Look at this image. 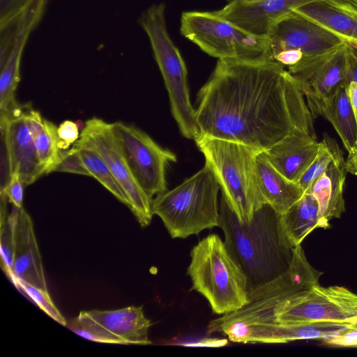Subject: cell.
I'll return each mask as SVG.
<instances>
[{
    "label": "cell",
    "instance_id": "6da1fadb",
    "mask_svg": "<svg viewBox=\"0 0 357 357\" xmlns=\"http://www.w3.org/2000/svg\"><path fill=\"white\" fill-rule=\"evenodd\" d=\"M297 80L269 52L242 59H218L197 95L200 135L245 144L263 152L286 136L316 139L313 116Z\"/></svg>",
    "mask_w": 357,
    "mask_h": 357
},
{
    "label": "cell",
    "instance_id": "7a4b0ae2",
    "mask_svg": "<svg viewBox=\"0 0 357 357\" xmlns=\"http://www.w3.org/2000/svg\"><path fill=\"white\" fill-rule=\"evenodd\" d=\"M219 211L225 243L245 274L249 291L289 268L295 248L282 229L280 215L269 205L256 211L250 222H240L221 197Z\"/></svg>",
    "mask_w": 357,
    "mask_h": 357
},
{
    "label": "cell",
    "instance_id": "3957f363",
    "mask_svg": "<svg viewBox=\"0 0 357 357\" xmlns=\"http://www.w3.org/2000/svg\"><path fill=\"white\" fill-rule=\"evenodd\" d=\"M213 172L222 197L240 222H250L263 202L256 150L241 143L204 135L195 140Z\"/></svg>",
    "mask_w": 357,
    "mask_h": 357
},
{
    "label": "cell",
    "instance_id": "277c9868",
    "mask_svg": "<svg viewBox=\"0 0 357 357\" xmlns=\"http://www.w3.org/2000/svg\"><path fill=\"white\" fill-rule=\"evenodd\" d=\"M190 258L187 273L192 289L206 298L213 313L227 314L247 303V277L218 235L211 234L199 241Z\"/></svg>",
    "mask_w": 357,
    "mask_h": 357
},
{
    "label": "cell",
    "instance_id": "5b68a950",
    "mask_svg": "<svg viewBox=\"0 0 357 357\" xmlns=\"http://www.w3.org/2000/svg\"><path fill=\"white\" fill-rule=\"evenodd\" d=\"M220 190L213 172L205 165L179 185L156 195L152 213L161 218L172 238L197 235L219 227Z\"/></svg>",
    "mask_w": 357,
    "mask_h": 357
},
{
    "label": "cell",
    "instance_id": "8992f818",
    "mask_svg": "<svg viewBox=\"0 0 357 357\" xmlns=\"http://www.w3.org/2000/svg\"><path fill=\"white\" fill-rule=\"evenodd\" d=\"M138 23L147 35L168 92L171 112L181 133L195 140L200 135L188 84V70L166 25L165 6L154 3L142 12Z\"/></svg>",
    "mask_w": 357,
    "mask_h": 357
},
{
    "label": "cell",
    "instance_id": "52a82bcc",
    "mask_svg": "<svg viewBox=\"0 0 357 357\" xmlns=\"http://www.w3.org/2000/svg\"><path fill=\"white\" fill-rule=\"evenodd\" d=\"M180 32L204 52L218 59H242L268 52V38L251 34L215 11H185Z\"/></svg>",
    "mask_w": 357,
    "mask_h": 357
},
{
    "label": "cell",
    "instance_id": "ba28073f",
    "mask_svg": "<svg viewBox=\"0 0 357 357\" xmlns=\"http://www.w3.org/2000/svg\"><path fill=\"white\" fill-rule=\"evenodd\" d=\"M113 135L138 185L153 201L167 190L166 169L176 155L159 146L138 128L121 121L110 123Z\"/></svg>",
    "mask_w": 357,
    "mask_h": 357
},
{
    "label": "cell",
    "instance_id": "9c48e42d",
    "mask_svg": "<svg viewBox=\"0 0 357 357\" xmlns=\"http://www.w3.org/2000/svg\"><path fill=\"white\" fill-rule=\"evenodd\" d=\"M79 145L96 149L102 157L115 178L125 190L130 202V209L142 227L152 219V200L135 179L111 130L110 123L93 117L84 123L79 139Z\"/></svg>",
    "mask_w": 357,
    "mask_h": 357
},
{
    "label": "cell",
    "instance_id": "30bf717a",
    "mask_svg": "<svg viewBox=\"0 0 357 357\" xmlns=\"http://www.w3.org/2000/svg\"><path fill=\"white\" fill-rule=\"evenodd\" d=\"M347 43L325 54L303 57L288 68L306 97L313 117L321 115L324 102L347 84Z\"/></svg>",
    "mask_w": 357,
    "mask_h": 357
},
{
    "label": "cell",
    "instance_id": "8fae6325",
    "mask_svg": "<svg viewBox=\"0 0 357 357\" xmlns=\"http://www.w3.org/2000/svg\"><path fill=\"white\" fill-rule=\"evenodd\" d=\"M268 52L275 54L286 50H298L303 57L327 54L346 42L314 22L292 11L278 20L268 35Z\"/></svg>",
    "mask_w": 357,
    "mask_h": 357
},
{
    "label": "cell",
    "instance_id": "7c38bea8",
    "mask_svg": "<svg viewBox=\"0 0 357 357\" xmlns=\"http://www.w3.org/2000/svg\"><path fill=\"white\" fill-rule=\"evenodd\" d=\"M30 107L29 104H17L1 113L0 117L1 138L8 150L12 173L19 174L24 187L45 174L29 126Z\"/></svg>",
    "mask_w": 357,
    "mask_h": 357
},
{
    "label": "cell",
    "instance_id": "4fadbf2b",
    "mask_svg": "<svg viewBox=\"0 0 357 357\" xmlns=\"http://www.w3.org/2000/svg\"><path fill=\"white\" fill-rule=\"evenodd\" d=\"M356 328L353 324L326 321L260 324L233 330L225 335L233 342L275 344L308 339L325 340Z\"/></svg>",
    "mask_w": 357,
    "mask_h": 357
},
{
    "label": "cell",
    "instance_id": "5bb4252c",
    "mask_svg": "<svg viewBox=\"0 0 357 357\" xmlns=\"http://www.w3.org/2000/svg\"><path fill=\"white\" fill-rule=\"evenodd\" d=\"M320 146L321 142L312 136L296 132L282 138L263 153L281 174L298 183L316 158Z\"/></svg>",
    "mask_w": 357,
    "mask_h": 357
},
{
    "label": "cell",
    "instance_id": "9a60e30c",
    "mask_svg": "<svg viewBox=\"0 0 357 357\" xmlns=\"http://www.w3.org/2000/svg\"><path fill=\"white\" fill-rule=\"evenodd\" d=\"M293 11L357 46V5L351 0H316Z\"/></svg>",
    "mask_w": 357,
    "mask_h": 357
},
{
    "label": "cell",
    "instance_id": "2e32d148",
    "mask_svg": "<svg viewBox=\"0 0 357 357\" xmlns=\"http://www.w3.org/2000/svg\"><path fill=\"white\" fill-rule=\"evenodd\" d=\"M42 262L33 221L22 207L19 211L15 229L13 278L47 291Z\"/></svg>",
    "mask_w": 357,
    "mask_h": 357
},
{
    "label": "cell",
    "instance_id": "e0dca14e",
    "mask_svg": "<svg viewBox=\"0 0 357 357\" xmlns=\"http://www.w3.org/2000/svg\"><path fill=\"white\" fill-rule=\"evenodd\" d=\"M258 182L264 204L277 213H285L303 195L300 185L281 174L267 160L263 152L257 156Z\"/></svg>",
    "mask_w": 357,
    "mask_h": 357
},
{
    "label": "cell",
    "instance_id": "ac0fdd59",
    "mask_svg": "<svg viewBox=\"0 0 357 357\" xmlns=\"http://www.w3.org/2000/svg\"><path fill=\"white\" fill-rule=\"evenodd\" d=\"M346 172L345 162L340 151L325 172L305 191L316 198L321 217L328 222L340 218L345 210L343 188Z\"/></svg>",
    "mask_w": 357,
    "mask_h": 357
},
{
    "label": "cell",
    "instance_id": "d6986e66",
    "mask_svg": "<svg viewBox=\"0 0 357 357\" xmlns=\"http://www.w3.org/2000/svg\"><path fill=\"white\" fill-rule=\"evenodd\" d=\"M86 313L110 332L123 340L127 344L146 345L151 321L142 306H130L114 310H90Z\"/></svg>",
    "mask_w": 357,
    "mask_h": 357
},
{
    "label": "cell",
    "instance_id": "ffe728a7",
    "mask_svg": "<svg viewBox=\"0 0 357 357\" xmlns=\"http://www.w3.org/2000/svg\"><path fill=\"white\" fill-rule=\"evenodd\" d=\"M280 222L284 235L294 248L301 245L314 229L329 227V222L321 217L317 200L307 192L285 213L280 215Z\"/></svg>",
    "mask_w": 357,
    "mask_h": 357
},
{
    "label": "cell",
    "instance_id": "44dd1931",
    "mask_svg": "<svg viewBox=\"0 0 357 357\" xmlns=\"http://www.w3.org/2000/svg\"><path fill=\"white\" fill-rule=\"evenodd\" d=\"M321 115L327 119L349 152L357 142V117L351 106L348 85L343 84L324 103Z\"/></svg>",
    "mask_w": 357,
    "mask_h": 357
},
{
    "label": "cell",
    "instance_id": "7402d4cb",
    "mask_svg": "<svg viewBox=\"0 0 357 357\" xmlns=\"http://www.w3.org/2000/svg\"><path fill=\"white\" fill-rule=\"evenodd\" d=\"M28 121L45 174L51 173L59 160L61 151L57 127L43 118L31 107L28 110Z\"/></svg>",
    "mask_w": 357,
    "mask_h": 357
},
{
    "label": "cell",
    "instance_id": "603a6c76",
    "mask_svg": "<svg viewBox=\"0 0 357 357\" xmlns=\"http://www.w3.org/2000/svg\"><path fill=\"white\" fill-rule=\"evenodd\" d=\"M73 146L77 149L84 164L91 176L98 181L116 198L130 208V202L128 197L99 153L90 146L76 143Z\"/></svg>",
    "mask_w": 357,
    "mask_h": 357
},
{
    "label": "cell",
    "instance_id": "cb8c5ba5",
    "mask_svg": "<svg viewBox=\"0 0 357 357\" xmlns=\"http://www.w3.org/2000/svg\"><path fill=\"white\" fill-rule=\"evenodd\" d=\"M66 326L77 335L91 341L127 344L123 340L92 319L86 311L81 312L77 317L67 321Z\"/></svg>",
    "mask_w": 357,
    "mask_h": 357
},
{
    "label": "cell",
    "instance_id": "d4e9b609",
    "mask_svg": "<svg viewBox=\"0 0 357 357\" xmlns=\"http://www.w3.org/2000/svg\"><path fill=\"white\" fill-rule=\"evenodd\" d=\"M19 208L13 205L11 213L1 218L0 253L1 266L10 281L13 278V261L15 229L19 216Z\"/></svg>",
    "mask_w": 357,
    "mask_h": 357
},
{
    "label": "cell",
    "instance_id": "484cf974",
    "mask_svg": "<svg viewBox=\"0 0 357 357\" xmlns=\"http://www.w3.org/2000/svg\"><path fill=\"white\" fill-rule=\"evenodd\" d=\"M335 143L330 142L329 139H324L321 142L316 158L297 183L304 192L308 190L315 179L325 172L340 152L338 147H335Z\"/></svg>",
    "mask_w": 357,
    "mask_h": 357
},
{
    "label": "cell",
    "instance_id": "4316f807",
    "mask_svg": "<svg viewBox=\"0 0 357 357\" xmlns=\"http://www.w3.org/2000/svg\"><path fill=\"white\" fill-rule=\"evenodd\" d=\"M10 282L44 312L59 324L66 326V320L53 303L47 291L34 287L15 277Z\"/></svg>",
    "mask_w": 357,
    "mask_h": 357
},
{
    "label": "cell",
    "instance_id": "83f0119b",
    "mask_svg": "<svg viewBox=\"0 0 357 357\" xmlns=\"http://www.w3.org/2000/svg\"><path fill=\"white\" fill-rule=\"evenodd\" d=\"M53 172H69L91 176L84 164L77 149L74 146L70 149L61 150L59 160L54 166Z\"/></svg>",
    "mask_w": 357,
    "mask_h": 357
},
{
    "label": "cell",
    "instance_id": "f1b7e54d",
    "mask_svg": "<svg viewBox=\"0 0 357 357\" xmlns=\"http://www.w3.org/2000/svg\"><path fill=\"white\" fill-rule=\"evenodd\" d=\"M59 139V147L61 150H67L79 138V129L76 123L66 120L57 128Z\"/></svg>",
    "mask_w": 357,
    "mask_h": 357
},
{
    "label": "cell",
    "instance_id": "f546056e",
    "mask_svg": "<svg viewBox=\"0 0 357 357\" xmlns=\"http://www.w3.org/2000/svg\"><path fill=\"white\" fill-rule=\"evenodd\" d=\"M24 187L19 174L16 172H13L8 184L3 192H0V195H6L10 203L21 208H22Z\"/></svg>",
    "mask_w": 357,
    "mask_h": 357
},
{
    "label": "cell",
    "instance_id": "4dcf8cb0",
    "mask_svg": "<svg viewBox=\"0 0 357 357\" xmlns=\"http://www.w3.org/2000/svg\"><path fill=\"white\" fill-rule=\"evenodd\" d=\"M31 0H0V25L19 15Z\"/></svg>",
    "mask_w": 357,
    "mask_h": 357
},
{
    "label": "cell",
    "instance_id": "1f68e13d",
    "mask_svg": "<svg viewBox=\"0 0 357 357\" xmlns=\"http://www.w3.org/2000/svg\"><path fill=\"white\" fill-rule=\"evenodd\" d=\"M357 83V46L347 43V84Z\"/></svg>",
    "mask_w": 357,
    "mask_h": 357
},
{
    "label": "cell",
    "instance_id": "d6a6232c",
    "mask_svg": "<svg viewBox=\"0 0 357 357\" xmlns=\"http://www.w3.org/2000/svg\"><path fill=\"white\" fill-rule=\"evenodd\" d=\"M303 58L302 52L298 50H286L272 56V59L284 66L291 67Z\"/></svg>",
    "mask_w": 357,
    "mask_h": 357
},
{
    "label": "cell",
    "instance_id": "836d02e7",
    "mask_svg": "<svg viewBox=\"0 0 357 357\" xmlns=\"http://www.w3.org/2000/svg\"><path fill=\"white\" fill-rule=\"evenodd\" d=\"M328 344L342 347H357V329H350L344 334L324 340Z\"/></svg>",
    "mask_w": 357,
    "mask_h": 357
},
{
    "label": "cell",
    "instance_id": "e575fe53",
    "mask_svg": "<svg viewBox=\"0 0 357 357\" xmlns=\"http://www.w3.org/2000/svg\"><path fill=\"white\" fill-rule=\"evenodd\" d=\"M345 168L347 172L357 176V142L355 147L349 152Z\"/></svg>",
    "mask_w": 357,
    "mask_h": 357
},
{
    "label": "cell",
    "instance_id": "d590c367",
    "mask_svg": "<svg viewBox=\"0 0 357 357\" xmlns=\"http://www.w3.org/2000/svg\"><path fill=\"white\" fill-rule=\"evenodd\" d=\"M349 100L357 117V83L351 82L348 84Z\"/></svg>",
    "mask_w": 357,
    "mask_h": 357
},
{
    "label": "cell",
    "instance_id": "8d00e7d4",
    "mask_svg": "<svg viewBox=\"0 0 357 357\" xmlns=\"http://www.w3.org/2000/svg\"><path fill=\"white\" fill-rule=\"evenodd\" d=\"M243 1H260V0H243Z\"/></svg>",
    "mask_w": 357,
    "mask_h": 357
},
{
    "label": "cell",
    "instance_id": "74e56055",
    "mask_svg": "<svg viewBox=\"0 0 357 357\" xmlns=\"http://www.w3.org/2000/svg\"><path fill=\"white\" fill-rule=\"evenodd\" d=\"M226 1H228V3H231V2L235 1L236 0H226Z\"/></svg>",
    "mask_w": 357,
    "mask_h": 357
},
{
    "label": "cell",
    "instance_id": "f35d334b",
    "mask_svg": "<svg viewBox=\"0 0 357 357\" xmlns=\"http://www.w3.org/2000/svg\"><path fill=\"white\" fill-rule=\"evenodd\" d=\"M351 1L357 5V0H351Z\"/></svg>",
    "mask_w": 357,
    "mask_h": 357
},
{
    "label": "cell",
    "instance_id": "ab89813d",
    "mask_svg": "<svg viewBox=\"0 0 357 357\" xmlns=\"http://www.w3.org/2000/svg\"><path fill=\"white\" fill-rule=\"evenodd\" d=\"M356 329H357V327L356 328Z\"/></svg>",
    "mask_w": 357,
    "mask_h": 357
}]
</instances>
